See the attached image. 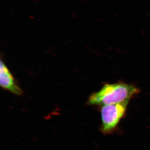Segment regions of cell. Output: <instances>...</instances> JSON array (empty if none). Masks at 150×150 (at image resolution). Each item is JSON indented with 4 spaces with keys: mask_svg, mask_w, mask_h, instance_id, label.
Returning a JSON list of instances; mask_svg holds the SVG:
<instances>
[{
    "mask_svg": "<svg viewBox=\"0 0 150 150\" xmlns=\"http://www.w3.org/2000/svg\"><path fill=\"white\" fill-rule=\"evenodd\" d=\"M0 85L3 88L15 95L23 94V91L17 84L14 77L2 60L1 61L0 66Z\"/></svg>",
    "mask_w": 150,
    "mask_h": 150,
    "instance_id": "3957f363",
    "label": "cell"
},
{
    "mask_svg": "<svg viewBox=\"0 0 150 150\" xmlns=\"http://www.w3.org/2000/svg\"><path fill=\"white\" fill-rule=\"evenodd\" d=\"M139 92L137 86L126 83H105L99 91L90 95L88 103L91 105L103 106L129 102Z\"/></svg>",
    "mask_w": 150,
    "mask_h": 150,
    "instance_id": "6da1fadb",
    "label": "cell"
},
{
    "mask_svg": "<svg viewBox=\"0 0 150 150\" xmlns=\"http://www.w3.org/2000/svg\"><path fill=\"white\" fill-rule=\"evenodd\" d=\"M129 102L114 105H105L100 109L101 132L104 134L112 133L125 116Z\"/></svg>",
    "mask_w": 150,
    "mask_h": 150,
    "instance_id": "7a4b0ae2",
    "label": "cell"
}]
</instances>
